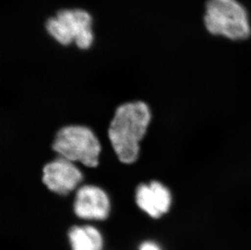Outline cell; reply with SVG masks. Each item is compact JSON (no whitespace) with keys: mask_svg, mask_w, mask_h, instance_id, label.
<instances>
[{"mask_svg":"<svg viewBox=\"0 0 251 250\" xmlns=\"http://www.w3.org/2000/svg\"><path fill=\"white\" fill-rule=\"evenodd\" d=\"M151 118L147 104L142 101L119 106L110 125L108 136L119 160L133 163L139 153V142L144 137Z\"/></svg>","mask_w":251,"mask_h":250,"instance_id":"1","label":"cell"},{"mask_svg":"<svg viewBox=\"0 0 251 250\" xmlns=\"http://www.w3.org/2000/svg\"><path fill=\"white\" fill-rule=\"evenodd\" d=\"M204 23L210 33L232 40L245 39L251 34L247 12L236 0H208Z\"/></svg>","mask_w":251,"mask_h":250,"instance_id":"2","label":"cell"},{"mask_svg":"<svg viewBox=\"0 0 251 250\" xmlns=\"http://www.w3.org/2000/svg\"><path fill=\"white\" fill-rule=\"evenodd\" d=\"M52 149L62 158L79 161L89 168H96L101 145L95 133L85 126L62 127L55 135Z\"/></svg>","mask_w":251,"mask_h":250,"instance_id":"3","label":"cell"},{"mask_svg":"<svg viewBox=\"0 0 251 250\" xmlns=\"http://www.w3.org/2000/svg\"><path fill=\"white\" fill-rule=\"evenodd\" d=\"M43 181L50 191L66 196L83 180L81 171L66 158L58 157L43 168Z\"/></svg>","mask_w":251,"mask_h":250,"instance_id":"4","label":"cell"},{"mask_svg":"<svg viewBox=\"0 0 251 250\" xmlns=\"http://www.w3.org/2000/svg\"><path fill=\"white\" fill-rule=\"evenodd\" d=\"M74 211L84 220H106L109 215V199L99 187L84 185L76 191Z\"/></svg>","mask_w":251,"mask_h":250,"instance_id":"5","label":"cell"},{"mask_svg":"<svg viewBox=\"0 0 251 250\" xmlns=\"http://www.w3.org/2000/svg\"><path fill=\"white\" fill-rule=\"evenodd\" d=\"M55 17L61 21L74 38V43L81 50L91 48L95 34L92 30L91 15L84 9H62L57 12Z\"/></svg>","mask_w":251,"mask_h":250,"instance_id":"6","label":"cell"},{"mask_svg":"<svg viewBox=\"0 0 251 250\" xmlns=\"http://www.w3.org/2000/svg\"><path fill=\"white\" fill-rule=\"evenodd\" d=\"M136 201L150 216L158 219L170 209L172 196L164 184L152 181L149 185L140 184L136 192Z\"/></svg>","mask_w":251,"mask_h":250,"instance_id":"7","label":"cell"},{"mask_svg":"<svg viewBox=\"0 0 251 250\" xmlns=\"http://www.w3.org/2000/svg\"><path fill=\"white\" fill-rule=\"evenodd\" d=\"M69 237L73 250H102V236L94 226H73Z\"/></svg>","mask_w":251,"mask_h":250,"instance_id":"8","label":"cell"},{"mask_svg":"<svg viewBox=\"0 0 251 250\" xmlns=\"http://www.w3.org/2000/svg\"><path fill=\"white\" fill-rule=\"evenodd\" d=\"M46 29L48 34L62 46H69L74 43V38L66 25L56 17H50L46 22Z\"/></svg>","mask_w":251,"mask_h":250,"instance_id":"9","label":"cell"},{"mask_svg":"<svg viewBox=\"0 0 251 250\" xmlns=\"http://www.w3.org/2000/svg\"><path fill=\"white\" fill-rule=\"evenodd\" d=\"M139 250H161L159 248L158 245L154 243V242H151V241H147L142 243L140 246Z\"/></svg>","mask_w":251,"mask_h":250,"instance_id":"10","label":"cell"}]
</instances>
